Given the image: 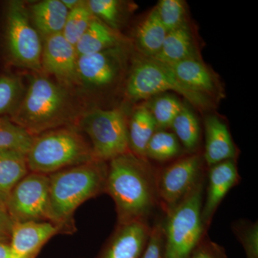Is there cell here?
<instances>
[{
    "label": "cell",
    "instance_id": "9a60e30c",
    "mask_svg": "<svg viewBox=\"0 0 258 258\" xmlns=\"http://www.w3.org/2000/svg\"><path fill=\"white\" fill-rule=\"evenodd\" d=\"M60 233V227L50 222L14 223L10 240V258H35L46 242Z\"/></svg>",
    "mask_w": 258,
    "mask_h": 258
},
{
    "label": "cell",
    "instance_id": "4316f807",
    "mask_svg": "<svg viewBox=\"0 0 258 258\" xmlns=\"http://www.w3.org/2000/svg\"><path fill=\"white\" fill-rule=\"evenodd\" d=\"M181 145L174 133L165 130H157L149 141L146 152L148 160H171L179 155Z\"/></svg>",
    "mask_w": 258,
    "mask_h": 258
},
{
    "label": "cell",
    "instance_id": "1f68e13d",
    "mask_svg": "<svg viewBox=\"0 0 258 258\" xmlns=\"http://www.w3.org/2000/svg\"><path fill=\"white\" fill-rule=\"evenodd\" d=\"M232 230L245 252L247 258H258L257 222L238 221L232 225Z\"/></svg>",
    "mask_w": 258,
    "mask_h": 258
},
{
    "label": "cell",
    "instance_id": "30bf717a",
    "mask_svg": "<svg viewBox=\"0 0 258 258\" xmlns=\"http://www.w3.org/2000/svg\"><path fill=\"white\" fill-rule=\"evenodd\" d=\"M203 157L191 154L158 171L159 206L167 212L205 178Z\"/></svg>",
    "mask_w": 258,
    "mask_h": 258
},
{
    "label": "cell",
    "instance_id": "cb8c5ba5",
    "mask_svg": "<svg viewBox=\"0 0 258 258\" xmlns=\"http://www.w3.org/2000/svg\"><path fill=\"white\" fill-rule=\"evenodd\" d=\"M34 138L8 115L0 116V150L15 151L26 155Z\"/></svg>",
    "mask_w": 258,
    "mask_h": 258
},
{
    "label": "cell",
    "instance_id": "5bb4252c",
    "mask_svg": "<svg viewBox=\"0 0 258 258\" xmlns=\"http://www.w3.org/2000/svg\"><path fill=\"white\" fill-rule=\"evenodd\" d=\"M240 181L235 159L222 161L209 167L206 198L202 208V220L207 230L222 200Z\"/></svg>",
    "mask_w": 258,
    "mask_h": 258
},
{
    "label": "cell",
    "instance_id": "ac0fdd59",
    "mask_svg": "<svg viewBox=\"0 0 258 258\" xmlns=\"http://www.w3.org/2000/svg\"><path fill=\"white\" fill-rule=\"evenodd\" d=\"M28 12L32 25L43 39L62 33L69 13L61 0L38 2Z\"/></svg>",
    "mask_w": 258,
    "mask_h": 258
},
{
    "label": "cell",
    "instance_id": "603a6c76",
    "mask_svg": "<svg viewBox=\"0 0 258 258\" xmlns=\"http://www.w3.org/2000/svg\"><path fill=\"white\" fill-rule=\"evenodd\" d=\"M167 33L154 8L139 24L136 31V42L142 55L148 57H154L157 55Z\"/></svg>",
    "mask_w": 258,
    "mask_h": 258
},
{
    "label": "cell",
    "instance_id": "836d02e7",
    "mask_svg": "<svg viewBox=\"0 0 258 258\" xmlns=\"http://www.w3.org/2000/svg\"><path fill=\"white\" fill-rule=\"evenodd\" d=\"M190 258H227V255L225 249L212 241L206 233Z\"/></svg>",
    "mask_w": 258,
    "mask_h": 258
},
{
    "label": "cell",
    "instance_id": "2e32d148",
    "mask_svg": "<svg viewBox=\"0 0 258 258\" xmlns=\"http://www.w3.org/2000/svg\"><path fill=\"white\" fill-rule=\"evenodd\" d=\"M186 88L211 99L221 96V88L215 74L200 57L166 64Z\"/></svg>",
    "mask_w": 258,
    "mask_h": 258
},
{
    "label": "cell",
    "instance_id": "e575fe53",
    "mask_svg": "<svg viewBox=\"0 0 258 258\" xmlns=\"http://www.w3.org/2000/svg\"><path fill=\"white\" fill-rule=\"evenodd\" d=\"M13 224L6 208L0 203V242H10Z\"/></svg>",
    "mask_w": 258,
    "mask_h": 258
},
{
    "label": "cell",
    "instance_id": "d590c367",
    "mask_svg": "<svg viewBox=\"0 0 258 258\" xmlns=\"http://www.w3.org/2000/svg\"><path fill=\"white\" fill-rule=\"evenodd\" d=\"M0 258H10V242H0Z\"/></svg>",
    "mask_w": 258,
    "mask_h": 258
},
{
    "label": "cell",
    "instance_id": "7402d4cb",
    "mask_svg": "<svg viewBox=\"0 0 258 258\" xmlns=\"http://www.w3.org/2000/svg\"><path fill=\"white\" fill-rule=\"evenodd\" d=\"M29 173L25 154L0 150V203L5 207L15 186Z\"/></svg>",
    "mask_w": 258,
    "mask_h": 258
},
{
    "label": "cell",
    "instance_id": "4fadbf2b",
    "mask_svg": "<svg viewBox=\"0 0 258 258\" xmlns=\"http://www.w3.org/2000/svg\"><path fill=\"white\" fill-rule=\"evenodd\" d=\"M152 226L148 220L117 224L94 258H142L147 247Z\"/></svg>",
    "mask_w": 258,
    "mask_h": 258
},
{
    "label": "cell",
    "instance_id": "5b68a950",
    "mask_svg": "<svg viewBox=\"0 0 258 258\" xmlns=\"http://www.w3.org/2000/svg\"><path fill=\"white\" fill-rule=\"evenodd\" d=\"M205 178L166 212L161 258H190L208 230L202 220Z\"/></svg>",
    "mask_w": 258,
    "mask_h": 258
},
{
    "label": "cell",
    "instance_id": "484cf974",
    "mask_svg": "<svg viewBox=\"0 0 258 258\" xmlns=\"http://www.w3.org/2000/svg\"><path fill=\"white\" fill-rule=\"evenodd\" d=\"M183 105L177 97L164 93L153 97L146 106L155 120L157 130H164L171 128Z\"/></svg>",
    "mask_w": 258,
    "mask_h": 258
},
{
    "label": "cell",
    "instance_id": "44dd1931",
    "mask_svg": "<svg viewBox=\"0 0 258 258\" xmlns=\"http://www.w3.org/2000/svg\"><path fill=\"white\" fill-rule=\"evenodd\" d=\"M157 130L155 120L147 107L137 108L128 121L129 152L141 159H147L148 144Z\"/></svg>",
    "mask_w": 258,
    "mask_h": 258
},
{
    "label": "cell",
    "instance_id": "52a82bcc",
    "mask_svg": "<svg viewBox=\"0 0 258 258\" xmlns=\"http://www.w3.org/2000/svg\"><path fill=\"white\" fill-rule=\"evenodd\" d=\"M4 45L8 58L18 67L42 71V43L21 1H10L5 10Z\"/></svg>",
    "mask_w": 258,
    "mask_h": 258
},
{
    "label": "cell",
    "instance_id": "d6a6232c",
    "mask_svg": "<svg viewBox=\"0 0 258 258\" xmlns=\"http://www.w3.org/2000/svg\"><path fill=\"white\" fill-rule=\"evenodd\" d=\"M164 246V222L157 220L152 226L150 236L142 258H161Z\"/></svg>",
    "mask_w": 258,
    "mask_h": 258
},
{
    "label": "cell",
    "instance_id": "4dcf8cb0",
    "mask_svg": "<svg viewBox=\"0 0 258 258\" xmlns=\"http://www.w3.org/2000/svg\"><path fill=\"white\" fill-rule=\"evenodd\" d=\"M154 8L168 32L186 24V4L182 0H161Z\"/></svg>",
    "mask_w": 258,
    "mask_h": 258
},
{
    "label": "cell",
    "instance_id": "277c9868",
    "mask_svg": "<svg viewBox=\"0 0 258 258\" xmlns=\"http://www.w3.org/2000/svg\"><path fill=\"white\" fill-rule=\"evenodd\" d=\"M26 159L30 172L45 175L95 160L91 144L71 125L35 137Z\"/></svg>",
    "mask_w": 258,
    "mask_h": 258
},
{
    "label": "cell",
    "instance_id": "3957f363",
    "mask_svg": "<svg viewBox=\"0 0 258 258\" xmlns=\"http://www.w3.org/2000/svg\"><path fill=\"white\" fill-rule=\"evenodd\" d=\"M10 118L36 137L70 124L76 119V113L66 88L46 76L37 74Z\"/></svg>",
    "mask_w": 258,
    "mask_h": 258
},
{
    "label": "cell",
    "instance_id": "7c38bea8",
    "mask_svg": "<svg viewBox=\"0 0 258 258\" xmlns=\"http://www.w3.org/2000/svg\"><path fill=\"white\" fill-rule=\"evenodd\" d=\"M42 70L55 76L59 84L71 87L79 84L78 56L76 47L70 43L62 33L43 39Z\"/></svg>",
    "mask_w": 258,
    "mask_h": 258
},
{
    "label": "cell",
    "instance_id": "8992f818",
    "mask_svg": "<svg viewBox=\"0 0 258 258\" xmlns=\"http://www.w3.org/2000/svg\"><path fill=\"white\" fill-rule=\"evenodd\" d=\"M169 91L184 97L200 109L212 106L211 99L186 88L166 64L143 55L134 59L125 84V95L131 101L149 99Z\"/></svg>",
    "mask_w": 258,
    "mask_h": 258
},
{
    "label": "cell",
    "instance_id": "83f0119b",
    "mask_svg": "<svg viewBox=\"0 0 258 258\" xmlns=\"http://www.w3.org/2000/svg\"><path fill=\"white\" fill-rule=\"evenodd\" d=\"M94 18V15L88 8L87 1H81L76 8L69 11L62 30V35L70 43L76 47Z\"/></svg>",
    "mask_w": 258,
    "mask_h": 258
},
{
    "label": "cell",
    "instance_id": "8fae6325",
    "mask_svg": "<svg viewBox=\"0 0 258 258\" xmlns=\"http://www.w3.org/2000/svg\"><path fill=\"white\" fill-rule=\"evenodd\" d=\"M128 51L125 44L91 55L80 56V83L92 89H106L121 79L126 69Z\"/></svg>",
    "mask_w": 258,
    "mask_h": 258
},
{
    "label": "cell",
    "instance_id": "6da1fadb",
    "mask_svg": "<svg viewBox=\"0 0 258 258\" xmlns=\"http://www.w3.org/2000/svg\"><path fill=\"white\" fill-rule=\"evenodd\" d=\"M158 170L128 152L108 162L106 193L115 203L117 224L148 220L159 206Z\"/></svg>",
    "mask_w": 258,
    "mask_h": 258
},
{
    "label": "cell",
    "instance_id": "ffe728a7",
    "mask_svg": "<svg viewBox=\"0 0 258 258\" xmlns=\"http://www.w3.org/2000/svg\"><path fill=\"white\" fill-rule=\"evenodd\" d=\"M125 44L118 31L95 17L89 28L76 45L78 56L91 55Z\"/></svg>",
    "mask_w": 258,
    "mask_h": 258
},
{
    "label": "cell",
    "instance_id": "d4e9b609",
    "mask_svg": "<svg viewBox=\"0 0 258 258\" xmlns=\"http://www.w3.org/2000/svg\"><path fill=\"white\" fill-rule=\"evenodd\" d=\"M171 128L179 143L189 151L194 152L200 141V125L198 118L186 105H183L179 114L174 118Z\"/></svg>",
    "mask_w": 258,
    "mask_h": 258
},
{
    "label": "cell",
    "instance_id": "f1b7e54d",
    "mask_svg": "<svg viewBox=\"0 0 258 258\" xmlns=\"http://www.w3.org/2000/svg\"><path fill=\"white\" fill-rule=\"evenodd\" d=\"M25 91L21 79L12 74L0 76V116L13 114Z\"/></svg>",
    "mask_w": 258,
    "mask_h": 258
},
{
    "label": "cell",
    "instance_id": "8d00e7d4",
    "mask_svg": "<svg viewBox=\"0 0 258 258\" xmlns=\"http://www.w3.org/2000/svg\"><path fill=\"white\" fill-rule=\"evenodd\" d=\"M69 11L74 10L81 3V0H61Z\"/></svg>",
    "mask_w": 258,
    "mask_h": 258
},
{
    "label": "cell",
    "instance_id": "d6986e66",
    "mask_svg": "<svg viewBox=\"0 0 258 258\" xmlns=\"http://www.w3.org/2000/svg\"><path fill=\"white\" fill-rule=\"evenodd\" d=\"M198 57L192 32L186 23L168 32L161 50L152 58L162 64H171Z\"/></svg>",
    "mask_w": 258,
    "mask_h": 258
},
{
    "label": "cell",
    "instance_id": "7a4b0ae2",
    "mask_svg": "<svg viewBox=\"0 0 258 258\" xmlns=\"http://www.w3.org/2000/svg\"><path fill=\"white\" fill-rule=\"evenodd\" d=\"M108 162L93 160L49 176V222L62 233L75 230L74 215L85 202L106 193Z\"/></svg>",
    "mask_w": 258,
    "mask_h": 258
},
{
    "label": "cell",
    "instance_id": "9c48e42d",
    "mask_svg": "<svg viewBox=\"0 0 258 258\" xmlns=\"http://www.w3.org/2000/svg\"><path fill=\"white\" fill-rule=\"evenodd\" d=\"M5 208L13 223L49 222V176L29 173L12 191Z\"/></svg>",
    "mask_w": 258,
    "mask_h": 258
},
{
    "label": "cell",
    "instance_id": "ba28073f",
    "mask_svg": "<svg viewBox=\"0 0 258 258\" xmlns=\"http://www.w3.org/2000/svg\"><path fill=\"white\" fill-rule=\"evenodd\" d=\"M79 127L89 137L95 160L108 162L129 152L128 121L120 110H92L81 117Z\"/></svg>",
    "mask_w": 258,
    "mask_h": 258
},
{
    "label": "cell",
    "instance_id": "f546056e",
    "mask_svg": "<svg viewBox=\"0 0 258 258\" xmlns=\"http://www.w3.org/2000/svg\"><path fill=\"white\" fill-rule=\"evenodd\" d=\"M92 14L107 26L118 31L123 18V3L118 0H88Z\"/></svg>",
    "mask_w": 258,
    "mask_h": 258
},
{
    "label": "cell",
    "instance_id": "e0dca14e",
    "mask_svg": "<svg viewBox=\"0 0 258 258\" xmlns=\"http://www.w3.org/2000/svg\"><path fill=\"white\" fill-rule=\"evenodd\" d=\"M205 149L203 159L210 166L235 159L237 149L225 122L216 115H208L205 120Z\"/></svg>",
    "mask_w": 258,
    "mask_h": 258
}]
</instances>
